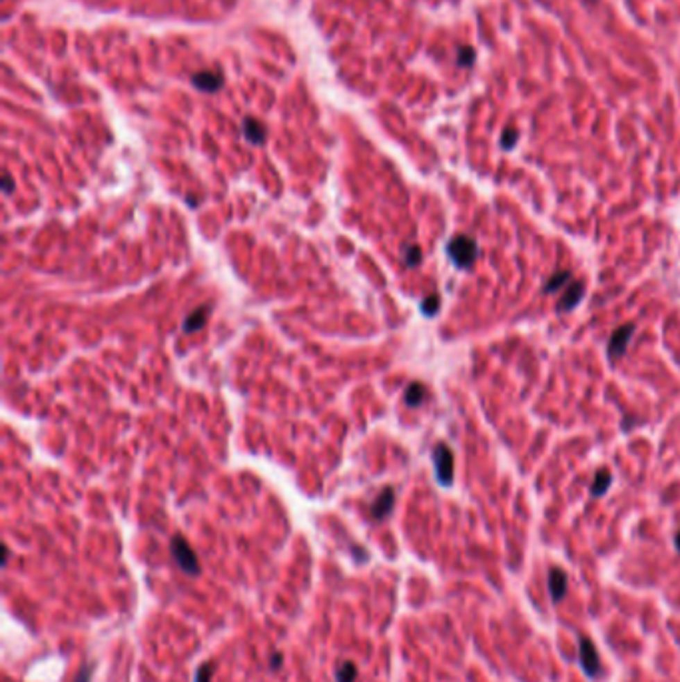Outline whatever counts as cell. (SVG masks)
<instances>
[{"label": "cell", "instance_id": "obj_1", "mask_svg": "<svg viewBox=\"0 0 680 682\" xmlns=\"http://www.w3.org/2000/svg\"><path fill=\"white\" fill-rule=\"evenodd\" d=\"M447 254L451 257V262L461 268V270H471L473 264L477 262L479 255V248L477 241L469 236H455L449 241L447 246Z\"/></svg>", "mask_w": 680, "mask_h": 682}, {"label": "cell", "instance_id": "obj_2", "mask_svg": "<svg viewBox=\"0 0 680 682\" xmlns=\"http://www.w3.org/2000/svg\"><path fill=\"white\" fill-rule=\"evenodd\" d=\"M170 551H172V556H174V561L178 563V567H180L182 571L188 572V574H198V572H200L198 556H196V553L192 551L188 540L184 539L182 535H176L174 539H172V543H170Z\"/></svg>", "mask_w": 680, "mask_h": 682}, {"label": "cell", "instance_id": "obj_3", "mask_svg": "<svg viewBox=\"0 0 680 682\" xmlns=\"http://www.w3.org/2000/svg\"><path fill=\"white\" fill-rule=\"evenodd\" d=\"M433 465H435L437 481L443 487H449L453 483V477H455V467H453V453H451V449L445 443L435 445V449H433Z\"/></svg>", "mask_w": 680, "mask_h": 682}, {"label": "cell", "instance_id": "obj_4", "mask_svg": "<svg viewBox=\"0 0 680 682\" xmlns=\"http://www.w3.org/2000/svg\"><path fill=\"white\" fill-rule=\"evenodd\" d=\"M579 663L588 679H597L601 674V658H599L597 647L586 636L579 640Z\"/></svg>", "mask_w": 680, "mask_h": 682}, {"label": "cell", "instance_id": "obj_5", "mask_svg": "<svg viewBox=\"0 0 680 682\" xmlns=\"http://www.w3.org/2000/svg\"><path fill=\"white\" fill-rule=\"evenodd\" d=\"M634 330H636L634 323H624V325H620L618 330H615V332L611 334L609 348H606L611 359H620V357L627 353V348H629V343H631V337H633Z\"/></svg>", "mask_w": 680, "mask_h": 682}, {"label": "cell", "instance_id": "obj_6", "mask_svg": "<svg viewBox=\"0 0 680 682\" xmlns=\"http://www.w3.org/2000/svg\"><path fill=\"white\" fill-rule=\"evenodd\" d=\"M567 587H569L567 572L559 569V567H553L549 571V595H551L554 604H559L567 597Z\"/></svg>", "mask_w": 680, "mask_h": 682}, {"label": "cell", "instance_id": "obj_7", "mask_svg": "<svg viewBox=\"0 0 680 682\" xmlns=\"http://www.w3.org/2000/svg\"><path fill=\"white\" fill-rule=\"evenodd\" d=\"M583 296H585V284H583V282H572V284L565 289L563 298H561L559 303H556V312H559V314H565V312L575 309V307L581 303Z\"/></svg>", "mask_w": 680, "mask_h": 682}, {"label": "cell", "instance_id": "obj_8", "mask_svg": "<svg viewBox=\"0 0 680 682\" xmlns=\"http://www.w3.org/2000/svg\"><path fill=\"white\" fill-rule=\"evenodd\" d=\"M393 505H396V493H393L391 487H387V489H383V491L380 493V497L373 501V505H371V517H373L375 521L385 519V517L393 511Z\"/></svg>", "mask_w": 680, "mask_h": 682}, {"label": "cell", "instance_id": "obj_9", "mask_svg": "<svg viewBox=\"0 0 680 682\" xmlns=\"http://www.w3.org/2000/svg\"><path fill=\"white\" fill-rule=\"evenodd\" d=\"M192 84L198 90H204V92H218L222 88L223 78L222 74H218V72H207V70H204V72H196L192 76Z\"/></svg>", "mask_w": 680, "mask_h": 682}, {"label": "cell", "instance_id": "obj_10", "mask_svg": "<svg viewBox=\"0 0 680 682\" xmlns=\"http://www.w3.org/2000/svg\"><path fill=\"white\" fill-rule=\"evenodd\" d=\"M244 136L252 144H264L266 142V136H268V130H266V126L262 122H257L255 118H246L244 120Z\"/></svg>", "mask_w": 680, "mask_h": 682}, {"label": "cell", "instance_id": "obj_11", "mask_svg": "<svg viewBox=\"0 0 680 682\" xmlns=\"http://www.w3.org/2000/svg\"><path fill=\"white\" fill-rule=\"evenodd\" d=\"M427 399V387L423 383H411L405 391V403L409 407H419Z\"/></svg>", "mask_w": 680, "mask_h": 682}, {"label": "cell", "instance_id": "obj_12", "mask_svg": "<svg viewBox=\"0 0 680 682\" xmlns=\"http://www.w3.org/2000/svg\"><path fill=\"white\" fill-rule=\"evenodd\" d=\"M206 319H207L206 307H198V309H196V312H192L190 316L186 318V321H184V332L192 334V332H198V330H202V327L206 325Z\"/></svg>", "mask_w": 680, "mask_h": 682}, {"label": "cell", "instance_id": "obj_13", "mask_svg": "<svg viewBox=\"0 0 680 682\" xmlns=\"http://www.w3.org/2000/svg\"><path fill=\"white\" fill-rule=\"evenodd\" d=\"M613 485V475L609 471H599L595 479H593V485H590V495L593 497H602L604 493L609 491V487Z\"/></svg>", "mask_w": 680, "mask_h": 682}, {"label": "cell", "instance_id": "obj_14", "mask_svg": "<svg viewBox=\"0 0 680 682\" xmlns=\"http://www.w3.org/2000/svg\"><path fill=\"white\" fill-rule=\"evenodd\" d=\"M570 275H572V273H570L569 270H563V271H556V273H553V275L547 280L545 287H543V293H554V291H559L561 287H565L567 284H569Z\"/></svg>", "mask_w": 680, "mask_h": 682}, {"label": "cell", "instance_id": "obj_15", "mask_svg": "<svg viewBox=\"0 0 680 682\" xmlns=\"http://www.w3.org/2000/svg\"><path fill=\"white\" fill-rule=\"evenodd\" d=\"M357 679V667L351 663V660H346L341 663L337 672H335V681L337 682H355Z\"/></svg>", "mask_w": 680, "mask_h": 682}, {"label": "cell", "instance_id": "obj_16", "mask_svg": "<svg viewBox=\"0 0 680 682\" xmlns=\"http://www.w3.org/2000/svg\"><path fill=\"white\" fill-rule=\"evenodd\" d=\"M477 60V52L471 46H459L457 48V64L461 68H471Z\"/></svg>", "mask_w": 680, "mask_h": 682}, {"label": "cell", "instance_id": "obj_17", "mask_svg": "<svg viewBox=\"0 0 680 682\" xmlns=\"http://www.w3.org/2000/svg\"><path fill=\"white\" fill-rule=\"evenodd\" d=\"M519 142V130L517 128H507L501 134V148L503 150H513Z\"/></svg>", "mask_w": 680, "mask_h": 682}, {"label": "cell", "instance_id": "obj_18", "mask_svg": "<svg viewBox=\"0 0 680 682\" xmlns=\"http://www.w3.org/2000/svg\"><path fill=\"white\" fill-rule=\"evenodd\" d=\"M421 257H423V254H421V250H419L417 246H407V248L403 250V259H405V264H407L409 268L419 266Z\"/></svg>", "mask_w": 680, "mask_h": 682}, {"label": "cell", "instance_id": "obj_19", "mask_svg": "<svg viewBox=\"0 0 680 682\" xmlns=\"http://www.w3.org/2000/svg\"><path fill=\"white\" fill-rule=\"evenodd\" d=\"M439 305H441L439 296H429L427 300L421 303V312H423L425 316H435V314L439 312Z\"/></svg>", "mask_w": 680, "mask_h": 682}, {"label": "cell", "instance_id": "obj_20", "mask_svg": "<svg viewBox=\"0 0 680 682\" xmlns=\"http://www.w3.org/2000/svg\"><path fill=\"white\" fill-rule=\"evenodd\" d=\"M212 676H214V663H206L198 668L194 682H212Z\"/></svg>", "mask_w": 680, "mask_h": 682}, {"label": "cell", "instance_id": "obj_21", "mask_svg": "<svg viewBox=\"0 0 680 682\" xmlns=\"http://www.w3.org/2000/svg\"><path fill=\"white\" fill-rule=\"evenodd\" d=\"M90 676H92V668L84 667L82 668V672L74 679V682H90Z\"/></svg>", "mask_w": 680, "mask_h": 682}, {"label": "cell", "instance_id": "obj_22", "mask_svg": "<svg viewBox=\"0 0 680 682\" xmlns=\"http://www.w3.org/2000/svg\"><path fill=\"white\" fill-rule=\"evenodd\" d=\"M282 660H284L282 654H273V656L269 658V667L273 668V670H278V668L282 667Z\"/></svg>", "mask_w": 680, "mask_h": 682}, {"label": "cell", "instance_id": "obj_23", "mask_svg": "<svg viewBox=\"0 0 680 682\" xmlns=\"http://www.w3.org/2000/svg\"><path fill=\"white\" fill-rule=\"evenodd\" d=\"M2 186H4V194H10V191H12V180H10V176L8 174L4 176V184H2Z\"/></svg>", "mask_w": 680, "mask_h": 682}, {"label": "cell", "instance_id": "obj_24", "mask_svg": "<svg viewBox=\"0 0 680 682\" xmlns=\"http://www.w3.org/2000/svg\"><path fill=\"white\" fill-rule=\"evenodd\" d=\"M674 547H677V551L680 553V531L677 533V537H674Z\"/></svg>", "mask_w": 680, "mask_h": 682}]
</instances>
